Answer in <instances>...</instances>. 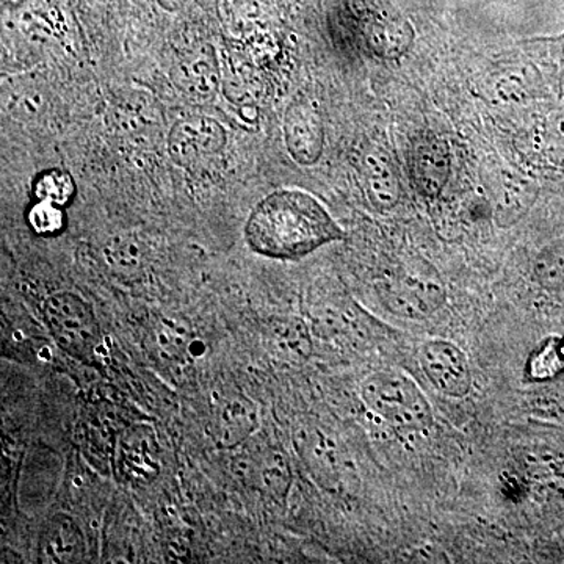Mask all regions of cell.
<instances>
[{
    "label": "cell",
    "mask_w": 564,
    "mask_h": 564,
    "mask_svg": "<svg viewBox=\"0 0 564 564\" xmlns=\"http://www.w3.org/2000/svg\"><path fill=\"white\" fill-rule=\"evenodd\" d=\"M245 239L258 254L291 261L345 239V234L314 196L280 191L263 198L251 212Z\"/></svg>",
    "instance_id": "6da1fadb"
},
{
    "label": "cell",
    "mask_w": 564,
    "mask_h": 564,
    "mask_svg": "<svg viewBox=\"0 0 564 564\" xmlns=\"http://www.w3.org/2000/svg\"><path fill=\"white\" fill-rule=\"evenodd\" d=\"M361 395L367 410L393 429L414 432L432 425V406L425 393L404 373L380 370L370 375Z\"/></svg>",
    "instance_id": "7a4b0ae2"
},
{
    "label": "cell",
    "mask_w": 564,
    "mask_h": 564,
    "mask_svg": "<svg viewBox=\"0 0 564 564\" xmlns=\"http://www.w3.org/2000/svg\"><path fill=\"white\" fill-rule=\"evenodd\" d=\"M377 291L389 313L408 321L432 317L445 302L443 284L425 267H400L378 282Z\"/></svg>",
    "instance_id": "3957f363"
},
{
    "label": "cell",
    "mask_w": 564,
    "mask_h": 564,
    "mask_svg": "<svg viewBox=\"0 0 564 564\" xmlns=\"http://www.w3.org/2000/svg\"><path fill=\"white\" fill-rule=\"evenodd\" d=\"M43 317L62 350L77 359L95 355L101 332L95 311L79 295L61 292L50 296L43 304Z\"/></svg>",
    "instance_id": "277c9868"
},
{
    "label": "cell",
    "mask_w": 564,
    "mask_h": 564,
    "mask_svg": "<svg viewBox=\"0 0 564 564\" xmlns=\"http://www.w3.org/2000/svg\"><path fill=\"white\" fill-rule=\"evenodd\" d=\"M225 128L212 118L192 117L177 121L169 135V154L182 169H192L225 150Z\"/></svg>",
    "instance_id": "5b68a950"
},
{
    "label": "cell",
    "mask_w": 564,
    "mask_h": 564,
    "mask_svg": "<svg viewBox=\"0 0 564 564\" xmlns=\"http://www.w3.org/2000/svg\"><path fill=\"white\" fill-rule=\"evenodd\" d=\"M425 377L444 395L463 399L473 389V372L463 350L447 340L423 344L419 358Z\"/></svg>",
    "instance_id": "8992f818"
},
{
    "label": "cell",
    "mask_w": 564,
    "mask_h": 564,
    "mask_svg": "<svg viewBox=\"0 0 564 564\" xmlns=\"http://www.w3.org/2000/svg\"><path fill=\"white\" fill-rule=\"evenodd\" d=\"M296 448L315 484L325 491L337 492L345 481V462L332 437L318 430H307L296 437Z\"/></svg>",
    "instance_id": "52a82bcc"
},
{
    "label": "cell",
    "mask_w": 564,
    "mask_h": 564,
    "mask_svg": "<svg viewBox=\"0 0 564 564\" xmlns=\"http://www.w3.org/2000/svg\"><path fill=\"white\" fill-rule=\"evenodd\" d=\"M285 147L300 165H314L322 158L325 131L313 104L296 101L284 117Z\"/></svg>",
    "instance_id": "ba28073f"
},
{
    "label": "cell",
    "mask_w": 564,
    "mask_h": 564,
    "mask_svg": "<svg viewBox=\"0 0 564 564\" xmlns=\"http://www.w3.org/2000/svg\"><path fill=\"white\" fill-rule=\"evenodd\" d=\"M452 155L448 144L436 135H423L410 154L411 176L415 187L430 198L440 195L451 176Z\"/></svg>",
    "instance_id": "9c48e42d"
},
{
    "label": "cell",
    "mask_w": 564,
    "mask_h": 564,
    "mask_svg": "<svg viewBox=\"0 0 564 564\" xmlns=\"http://www.w3.org/2000/svg\"><path fill=\"white\" fill-rule=\"evenodd\" d=\"M258 429V410L245 397L221 400L212 415L210 434L221 448L245 443Z\"/></svg>",
    "instance_id": "30bf717a"
},
{
    "label": "cell",
    "mask_w": 564,
    "mask_h": 564,
    "mask_svg": "<svg viewBox=\"0 0 564 564\" xmlns=\"http://www.w3.org/2000/svg\"><path fill=\"white\" fill-rule=\"evenodd\" d=\"M84 554V536L68 516L57 514L41 533L40 558L44 563H73Z\"/></svg>",
    "instance_id": "8fae6325"
},
{
    "label": "cell",
    "mask_w": 564,
    "mask_h": 564,
    "mask_svg": "<svg viewBox=\"0 0 564 564\" xmlns=\"http://www.w3.org/2000/svg\"><path fill=\"white\" fill-rule=\"evenodd\" d=\"M176 82L182 90L195 98H212L218 90L220 73L215 52L210 47L193 52L177 65Z\"/></svg>",
    "instance_id": "7c38bea8"
},
{
    "label": "cell",
    "mask_w": 564,
    "mask_h": 564,
    "mask_svg": "<svg viewBox=\"0 0 564 564\" xmlns=\"http://www.w3.org/2000/svg\"><path fill=\"white\" fill-rule=\"evenodd\" d=\"M120 466L126 474L147 478L158 470V447L148 429L131 430L120 443Z\"/></svg>",
    "instance_id": "4fadbf2b"
},
{
    "label": "cell",
    "mask_w": 564,
    "mask_h": 564,
    "mask_svg": "<svg viewBox=\"0 0 564 564\" xmlns=\"http://www.w3.org/2000/svg\"><path fill=\"white\" fill-rule=\"evenodd\" d=\"M364 177L370 202L380 210H389L400 199L399 177L393 173L391 163L378 154H370L364 165Z\"/></svg>",
    "instance_id": "5bb4252c"
},
{
    "label": "cell",
    "mask_w": 564,
    "mask_h": 564,
    "mask_svg": "<svg viewBox=\"0 0 564 564\" xmlns=\"http://www.w3.org/2000/svg\"><path fill=\"white\" fill-rule=\"evenodd\" d=\"M148 344L152 355L162 362L180 361L187 352L188 343L182 329L176 328L172 323L155 321L148 332Z\"/></svg>",
    "instance_id": "9a60e30c"
},
{
    "label": "cell",
    "mask_w": 564,
    "mask_h": 564,
    "mask_svg": "<svg viewBox=\"0 0 564 564\" xmlns=\"http://www.w3.org/2000/svg\"><path fill=\"white\" fill-rule=\"evenodd\" d=\"M524 182L513 176V173L502 174L494 192L496 215L500 225H513L524 206Z\"/></svg>",
    "instance_id": "2e32d148"
},
{
    "label": "cell",
    "mask_w": 564,
    "mask_h": 564,
    "mask_svg": "<svg viewBox=\"0 0 564 564\" xmlns=\"http://www.w3.org/2000/svg\"><path fill=\"white\" fill-rule=\"evenodd\" d=\"M32 191L40 202H50L65 207L76 195V184L70 174L62 170H47L35 177Z\"/></svg>",
    "instance_id": "e0dca14e"
},
{
    "label": "cell",
    "mask_w": 564,
    "mask_h": 564,
    "mask_svg": "<svg viewBox=\"0 0 564 564\" xmlns=\"http://www.w3.org/2000/svg\"><path fill=\"white\" fill-rule=\"evenodd\" d=\"M258 480L270 496L284 497L291 486V467L284 455L269 452L258 467Z\"/></svg>",
    "instance_id": "ac0fdd59"
},
{
    "label": "cell",
    "mask_w": 564,
    "mask_h": 564,
    "mask_svg": "<svg viewBox=\"0 0 564 564\" xmlns=\"http://www.w3.org/2000/svg\"><path fill=\"white\" fill-rule=\"evenodd\" d=\"M28 221L32 231L39 236H57L65 228V212L58 204L36 199L29 209Z\"/></svg>",
    "instance_id": "d6986e66"
},
{
    "label": "cell",
    "mask_w": 564,
    "mask_h": 564,
    "mask_svg": "<svg viewBox=\"0 0 564 564\" xmlns=\"http://www.w3.org/2000/svg\"><path fill=\"white\" fill-rule=\"evenodd\" d=\"M274 344L284 355L304 358L310 355L311 340L306 329L300 322H284L280 328L273 329Z\"/></svg>",
    "instance_id": "ffe728a7"
},
{
    "label": "cell",
    "mask_w": 564,
    "mask_h": 564,
    "mask_svg": "<svg viewBox=\"0 0 564 564\" xmlns=\"http://www.w3.org/2000/svg\"><path fill=\"white\" fill-rule=\"evenodd\" d=\"M110 262L122 272H133L143 262V251L140 245L132 239H121L111 245L109 250Z\"/></svg>",
    "instance_id": "44dd1931"
},
{
    "label": "cell",
    "mask_w": 564,
    "mask_h": 564,
    "mask_svg": "<svg viewBox=\"0 0 564 564\" xmlns=\"http://www.w3.org/2000/svg\"><path fill=\"white\" fill-rule=\"evenodd\" d=\"M564 366V361L560 352L556 351L555 347H547L545 350L536 355L533 358L532 366H530V373L538 380L543 378L554 377L555 373L560 372V369Z\"/></svg>",
    "instance_id": "7402d4cb"
},
{
    "label": "cell",
    "mask_w": 564,
    "mask_h": 564,
    "mask_svg": "<svg viewBox=\"0 0 564 564\" xmlns=\"http://www.w3.org/2000/svg\"><path fill=\"white\" fill-rule=\"evenodd\" d=\"M84 9L91 11H109L117 6L120 0H77Z\"/></svg>",
    "instance_id": "603a6c76"
},
{
    "label": "cell",
    "mask_w": 564,
    "mask_h": 564,
    "mask_svg": "<svg viewBox=\"0 0 564 564\" xmlns=\"http://www.w3.org/2000/svg\"><path fill=\"white\" fill-rule=\"evenodd\" d=\"M158 2L161 3L162 7H165V9L176 10L185 0H158Z\"/></svg>",
    "instance_id": "cb8c5ba5"
},
{
    "label": "cell",
    "mask_w": 564,
    "mask_h": 564,
    "mask_svg": "<svg viewBox=\"0 0 564 564\" xmlns=\"http://www.w3.org/2000/svg\"><path fill=\"white\" fill-rule=\"evenodd\" d=\"M563 356H564V348H563Z\"/></svg>",
    "instance_id": "d4e9b609"
}]
</instances>
